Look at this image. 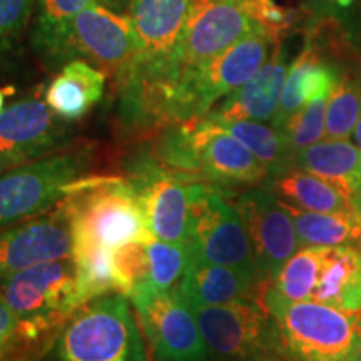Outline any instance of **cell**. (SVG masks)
Returning <instances> with one entry per match:
<instances>
[{"instance_id": "6da1fadb", "label": "cell", "mask_w": 361, "mask_h": 361, "mask_svg": "<svg viewBox=\"0 0 361 361\" xmlns=\"http://www.w3.org/2000/svg\"><path fill=\"white\" fill-rule=\"evenodd\" d=\"M259 301L274 324L276 351L288 361H361V311L293 301L271 284Z\"/></svg>"}, {"instance_id": "7a4b0ae2", "label": "cell", "mask_w": 361, "mask_h": 361, "mask_svg": "<svg viewBox=\"0 0 361 361\" xmlns=\"http://www.w3.org/2000/svg\"><path fill=\"white\" fill-rule=\"evenodd\" d=\"M69 218L72 251L151 243L146 213L137 192L123 176L94 174L62 201Z\"/></svg>"}, {"instance_id": "3957f363", "label": "cell", "mask_w": 361, "mask_h": 361, "mask_svg": "<svg viewBox=\"0 0 361 361\" xmlns=\"http://www.w3.org/2000/svg\"><path fill=\"white\" fill-rule=\"evenodd\" d=\"M40 361H149L129 298L109 293L80 305Z\"/></svg>"}, {"instance_id": "277c9868", "label": "cell", "mask_w": 361, "mask_h": 361, "mask_svg": "<svg viewBox=\"0 0 361 361\" xmlns=\"http://www.w3.org/2000/svg\"><path fill=\"white\" fill-rule=\"evenodd\" d=\"M92 142L75 144L0 174V229L35 218L82 188L96 169Z\"/></svg>"}, {"instance_id": "5b68a950", "label": "cell", "mask_w": 361, "mask_h": 361, "mask_svg": "<svg viewBox=\"0 0 361 361\" xmlns=\"http://www.w3.org/2000/svg\"><path fill=\"white\" fill-rule=\"evenodd\" d=\"M32 47L49 69L82 57L116 78L137 57L139 40L129 13L90 6Z\"/></svg>"}, {"instance_id": "8992f818", "label": "cell", "mask_w": 361, "mask_h": 361, "mask_svg": "<svg viewBox=\"0 0 361 361\" xmlns=\"http://www.w3.org/2000/svg\"><path fill=\"white\" fill-rule=\"evenodd\" d=\"M0 293L22 322L54 343L72 313L85 303L72 256L0 278Z\"/></svg>"}, {"instance_id": "52a82bcc", "label": "cell", "mask_w": 361, "mask_h": 361, "mask_svg": "<svg viewBox=\"0 0 361 361\" xmlns=\"http://www.w3.org/2000/svg\"><path fill=\"white\" fill-rule=\"evenodd\" d=\"M278 44V35L261 27L211 61L180 72L179 123L204 117L219 99L245 85L271 57Z\"/></svg>"}, {"instance_id": "ba28073f", "label": "cell", "mask_w": 361, "mask_h": 361, "mask_svg": "<svg viewBox=\"0 0 361 361\" xmlns=\"http://www.w3.org/2000/svg\"><path fill=\"white\" fill-rule=\"evenodd\" d=\"M123 178L137 192L152 236L168 243H188L194 204L204 180L166 169L147 147L126 161Z\"/></svg>"}, {"instance_id": "9c48e42d", "label": "cell", "mask_w": 361, "mask_h": 361, "mask_svg": "<svg viewBox=\"0 0 361 361\" xmlns=\"http://www.w3.org/2000/svg\"><path fill=\"white\" fill-rule=\"evenodd\" d=\"M207 361H258L276 351L273 319L259 300L192 310Z\"/></svg>"}, {"instance_id": "30bf717a", "label": "cell", "mask_w": 361, "mask_h": 361, "mask_svg": "<svg viewBox=\"0 0 361 361\" xmlns=\"http://www.w3.org/2000/svg\"><path fill=\"white\" fill-rule=\"evenodd\" d=\"M188 246L196 258L229 266L261 281L246 228L224 189L204 184L194 204Z\"/></svg>"}, {"instance_id": "8fae6325", "label": "cell", "mask_w": 361, "mask_h": 361, "mask_svg": "<svg viewBox=\"0 0 361 361\" xmlns=\"http://www.w3.org/2000/svg\"><path fill=\"white\" fill-rule=\"evenodd\" d=\"M152 361H207L196 314L179 290H146L130 298Z\"/></svg>"}, {"instance_id": "7c38bea8", "label": "cell", "mask_w": 361, "mask_h": 361, "mask_svg": "<svg viewBox=\"0 0 361 361\" xmlns=\"http://www.w3.org/2000/svg\"><path fill=\"white\" fill-rule=\"evenodd\" d=\"M261 27L247 0H191L173 62L180 72L192 69Z\"/></svg>"}, {"instance_id": "4fadbf2b", "label": "cell", "mask_w": 361, "mask_h": 361, "mask_svg": "<svg viewBox=\"0 0 361 361\" xmlns=\"http://www.w3.org/2000/svg\"><path fill=\"white\" fill-rule=\"evenodd\" d=\"M234 206L250 238L261 281L271 284L284 263L300 250L290 209L266 186L239 194Z\"/></svg>"}, {"instance_id": "5bb4252c", "label": "cell", "mask_w": 361, "mask_h": 361, "mask_svg": "<svg viewBox=\"0 0 361 361\" xmlns=\"http://www.w3.org/2000/svg\"><path fill=\"white\" fill-rule=\"evenodd\" d=\"M191 146L200 179L224 191L258 188L269 178L245 144L206 116L192 119Z\"/></svg>"}, {"instance_id": "9a60e30c", "label": "cell", "mask_w": 361, "mask_h": 361, "mask_svg": "<svg viewBox=\"0 0 361 361\" xmlns=\"http://www.w3.org/2000/svg\"><path fill=\"white\" fill-rule=\"evenodd\" d=\"M69 147V129L40 99L24 97L0 114V156L12 166L24 164Z\"/></svg>"}, {"instance_id": "2e32d148", "label": "cell", "mask_w": 361, "mask_h": 361, "mask_svg": "<svg viewBox=\"0 0 361 361\" xmlns=\"http://www.w3.org/2000/svg\"><path fill=\"white\" fill-rule=\"evenodd\" d=\"M71 255L69 218L62 202L47 213L0 229V278Z\"/></svg>"}, {"instance_id": "e0dca14e", "label": "cell", "mask_w": 361, "mask_h": 361, "mask_svg": "<svg viewBox=\"0 0 361 361\" xmlns=\"http://www.w3.org/2000/svg\"><path fill=\"white\" fill-rule=\"evenodd\" d=\"M288 69L286 51L278 44L261 69L245 85L229 94L216 109L207 112L206 117L211 121H273Z\"/></svg>"}, {"instance_id": "ac0fdd59", "label": "cell", "mask_w": 361, "mask_h": 361, "mask_svg": "<svg viewBox=\"0 0 361 361\" xmlns=\"http://www.w3.org/2000/svg\"><path fill=\"white\" fill-rule=\"evenodd\" d=\"M191 0H129L128 11L139 40L133 62L174 64L173 52ZM176 66V64H174Z\"/></svg>"}, {"instance_id": "d6986e66", "label": "cell", "mask_w": 361, "mask_h": 361, "mask_svg": "<svg viewBox=\"0 0 361 361\" xmlns=\"http://www.w3.org/2000/svg\"><path fill=\"white\" fill-rule=\"evenodd\" d=\"M268 284L229 266L202 261L191 255L179 293L192 310L243 300H259Z\"/></svg>"}, {"instance_id": "ffe728a7", "label": "cell", "mask_w": 361, "mask_h": 361, "mask_svg": "<svg viewBox=\"0 0 361 361\" xmlns=\"http://www.w3.org/2000/svg\"><path fill=\"white\" fill-rule=\"evenodd\" d=\"M106 92V72L82 59L62 66L44 92V101L57 117L74 123L84 117Z\"/></svg>"}, {"instance_id": "44dd1931", "label": "cell", "mask_w": 361, "mask_h": 361, "mask_svg": "<svg viewBox=\"0 0 361 361\" xmlns=\"http://www.w3.org/2000/svg\"><path fill=\"white\" fill-rule=\"evenodd\" d=\"M341 78V71L306 45L288 69L281 99L271 124L281 129L293 114L319 96H329Z\"/></svg>"}, {"instance_id": "7402d4cb", "label": "cell", "mask_w": 361, "mask_h": 361, "mask_svg": "<svg viewBox=\"0 0 361 361\" xmlns=\"http://www.w3.org/2000/svg\"><path fill=\"white\" fill-rule=\"evenodd\" d=\"M295 168L319 176L361 202V151L348 139H324L296 152Z\"/></svg>"}, {"instance_id": "603a6c76", "label": "cell", "mask_w": 361, "mask_h": 361, "mask_svg": "<svg viewBox=\"0 0 361 361\" xmlns=\"http://www.w3.org/2000/svg\"><path fill=\"white\" fill-rule=\"evenodd\" d=\"M266 188L286 204L310 213H361V202L351 200L319 176L303 169L293 168L281 176L269 178Z\"/></svg>"}, {"instance_id": "cb8c5ba5", "label": "cell", "mask_w": 361, "mask_h": 361, "mask_svg": "<svg viewBox=\"0 0 361 361\" xmlns=\"http://www.w3.org/2000/svg\"><path fill=\"white\" fill-rule=\"evenodd\" d=\"M310 301L343 311H361V251L326 246Z\"/></svg>"}, {"instance_id": "d4e9b609", "label": "cell", "mask_w": 361, "mask_h": 361, "mask_svg": "<svg viewBox=\"0 0 361 361\" xmlns=\"http://www.w3.org/2000/svg\"><path fill=\"white\" fill-rule=\"evenodd\" d=\"M286 206L295 221L300 247L343 246L361 251V213L324 214Z\"/></svg>"}, {"instance_id": "484cf974", "label": "cell", "mask_w": 361, "mask_h": 361, "mask_svg": "<svg viewBox=\"0 0 361 361\" xmlns=\"http://www.w3.org/2000/svg\"><path fill=\"white\" fill-rule=\"evenodd\" d=\"M234 137L239 139L252 152L269 178L281 176L295 168V154L284 137L283 130L273 124H263L259 121H213Z\"/></svg>"}, {"instance_id": "4316f807", "label": "cell", "mask_w": 361, "mask_h": 361, "mask_svg": "<svg viewBox=\"0 0 361 361\" xmlns=\"http://www.w3.org/2000/svg\"><path fill=\"white\" fill-rule=\"evenodd\" d=\"M52 346V340L22 322L0 293V361H40Z\"/></svg>"}, {"instance_id": "83f0119b", "label": "cell", "mask_w": 361, "mask_h": 361, "mask_svg": "<svg viewBox=\"0 0 361 361\" xmlns=\"http://www.w3.org/2000/svg\"><path fill=\"white\" fill-rule=\"evenodd\" d=\"M361 117V72H341L329 94L324 139H348Z\"/></svg>"}, {"instance_id": "f1b7e54d", "label": "cell", "mask_w": 361, "mask_h": 361, "mask_svg": "<svg viewBox=\"0 0 361 361\" xmlns=\"http://www.w3.org/2000/svg\"><path fill=\"white\" fill-rule=\"evenodd\" d=\"M326 246H305L284 263L271 286L293 301H310L318 281Z\"/></svg>"}, {"instance_id": "f546056e", "label": "cell", "mask_w": 361, "mask_h": 361, "mask_svg": "<svg viewBox=\"0 0 361 361\" xmlns=\"http://www.w3.org/2000/svg\"><path fill=\"white\" fill-rule=\"evenodd\" d=\"M71 256L78 266L79 286L82 291L84 301L109 295V293H119L114 273V261H112V250L85 247V250L72 251Z\"/></svg>"}, {"instance_id": "4dcf8cb0", "label": "cell", "mask_w": 361, "mask_h": 361, "mask_svg": "<svg viewBox=\"0 0 361 361\" xmlns=\"http://www.w3.org/2000/svg\"><path fill=\"white\" fill-rule=\"evenodd\" d=\"M151 263V288L154 291L178 290L186 274L191 250L188 243H168L154 238L147 245Z\"/></svg>"}, {"instance_id": "1f68e13d", "label": "cell", "mask_w": 361, "mask_h": 361, "mask_svg": "<svg viewBox=\"0 0 361 361\" xmlns=\"http://www.w3.org/2000/svg\"><path fill=\"white\" fill-rule=\"evenodd\" d=\"M149 243L133 241L112 250L114 273L119 293L133 298L151 288V263H149Z\"/></svg>"}, {"instance_id": "d6a6232c", "label": "cell", "mask_w": 361, "mask_h": 361, "mask_svg": "<svg viewBox=\"0 0 361 361\" xmlns=\"http://www.w3.org/2000/svg\"><path fill=\"white\" fill-rule=\"evenodd\" d=\"M90 6H106L123 11L124 0H35L37 17L32 30V45L57 32L67 20Z\"/></svg>"}, {"instance_id": "836d02e7", "label": "cell", "mask_w": 361, "mask_h": 361, "mask_svg": "<svg viewBox=\"0 0 361 361\" xmlns=\"http://www.w3.org/2000/svg\"><path fill=\"white\" fill-rule=\"evenodd\" d=\"M329 96H319L293 114L281 130L290 144L293 154L313 146L324 137L326 129V106Z\"/></svg>"}, {"instance_id": "e575fe53", "label": "cell", "mask_w": 361, "mask_h": 361, "mask_svg": "<svg viewBox=\"0 0 361 361\" xmlns=\"http://www.w3.org/2000/svg\"><path fill=\"white\" fill-rule=\"evenodd\" d=\"M35 0H0V54L12 49L29 24Z\"/></svg>"}, {"instance_id": "d590c367", "label": "cell", "mask_w": 361, "mask_h": 361, "mask_svg": "<svg viewBox=\"0 0 361 361\" xmlns=\"http://www.w3.org/2000/svg\"><path fill=\"white\" fill-rule=\"evenodd\" d=\"M13 94H16V87L13 85H4V87H0V114H2L7 97L13 96Z\"/></svg>"}, {"instance_id": "8d00e7d4", "label": "cell", "mask_w": 361, "mask_h": 361, "mask_svg": "<svg viewBox=\"0 0 361 361\" xmlns=\"http://www.w3.org/2000/svg\"><path fill=\"white\" fill-rule=\"evenodd\" d=\"M258 361H288V360H284L283 356L278 353V351H271V353L264 355L263 358H259Z\"/></svg>"}, {"instance_id": "74e56055", "label": "cell", "mask_w": 361, "mask_h": 361, "mask_svg": "<svg viewBox=\"0 0 361 361\" xmlns=\"http://www.w3.org/2000/svg\"><path fill=\"white\" fill-rule=\"evenodd\" d=\"M353 137H355L356 146H358L360 151H361V117H360L358 124H356V128H355V130H353Z\"/></svg>"}, {"instance_id": "f35d334b", "label": "cell", "mask_w": 361, "mask_h": 361, "mask_svg": "<svg viewBox=\"0 0 361 361\" xmlns=\"http://www.w3.org/2000/svg\"><path fill=\"white\" fill-rule=\"evenodd\" d=\"M8 168H12L11 161H7L6 157H4V156H0V174H2L4 171H7Z\"/></svg>"}, {"instance_id": "ab89813d", "label": "cell", "mask_w": 361, "mask_h": 361, "mask_svg": "<svg viewBox=\"0 0 361 361\" xmlns=\"http://www.w3.org/2000/svg\"><path fill=\"white\" fill-rule=\"evenodd\" d=\"M338 4H341V6H348V4H351V0H336Z\"/></svg>"}, {"instance_id": "60d3db41", "label": "cell", "mask_w": 361, "mask_h": 361, "mask_svg": "<svg viewBox=\"0 0 361 361\" xmlns=\"http://www.w3.org/2000/svg\"><path fill=\"white\" fill-rule=\"evenodd\" d=\"M360 326H361V318H360Z\"/></svg>"}]
</instances>
